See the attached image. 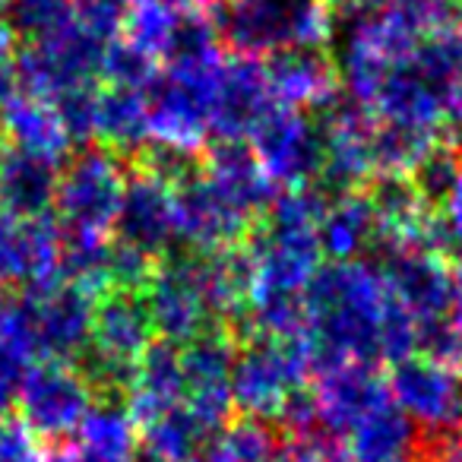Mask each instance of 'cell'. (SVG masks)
<instances>
[{"label":"cell","instance_id":"1","mask_svg":"<svg viewBox=\"0 0 462 462\" xmlns=\"http://www.w3.org/2000/svg\"><path fill=\"white\" fill-rule=\"evenodd\" d=\"M383 273L361 260H329L317 266L304 289L301 342L308 348L310 374L339 365L383 361Z\"/></svg>","mask_w":462,"mask_h":462},{"label":"cell","instance_id":"2","mask_svg":"<svg viewBox=\"0 0 462 462\" xmlns=\"http://www.w3.org/2000/svg\"><path fill=\"white\" fill-rule=\"evenodd\" d=\"M209 23L238 58H270L289 48H327L329 0H212Z\"/></svg>","mask_w":462,"mask_h":462},{"label":"cell","instance_id":"3","mask_svg":"<svg viewBox=\"0 0 462 462\" xmlns=\"http://www.w3.org/2000/svg\"><path fill=\"white\" fill-rule=\"evenodd\" d=\"M310 377V358L301 336H245L235 348L231 365V402L241 415L276 421L298 390Z\"/></svg>","mask_w":462,"mask_h":462},{"label":"cell","instance_id":"4","mask_svg":"<svg viewBox=\"0 0 462 462\" xmlns=\"http://www.w3.org/2000/svg\"><path fill=\"white\" fill-rule=\"evenodd\" d=\"M127 171V159L111 152L102 143H86L73 149L60 168L58 197H54L60 231L108 238L121 209Z\"/></svg>","mask_w":462,"mask_h":462},{"label":"cell","instance_id":"5","mask_svg":"<svg viewBox=\"0 0 462 462\" xmlns=\"http://www.w3.org/2000/svg\"><path fill=\"white\" fill-rule=\"evenodd\" d=\"M108 45L111 42L98 39L77 20H70L42 39L23 42L16 51V79L23 92L45 102L79 86H96Z\"/></svg>","mask_w":462,"mask_h":462},{"label":"cell","instance_id":"6","mask_svg":"<svg viewBox=\"0 0 462 462\" xmlns=\"http://www.w3.org/2000/svg\"><path fill=\"white\" fill-rule=\"evenodd\" d=\"M143 301L152 317V327L162 339L178 346L197 339V336L228 329L209 308V298L199 282L197 257L190 251H171L159 260L143 289Z\"/></svg>","mask_w":462,"mask_h":462},{"label":"cell","instance_id":"7","mask_svg":"<svg viewBox=\"0 0 462 462\" xmlns=\"http://www.w3.org/2000/svg\"><path fill=\"white\" fill-rule=\"evenodd\" d=\"M96 390L70 361H39L26 367L16 393L20 418L42 440L64 443L83 424Z\"/></svg>","mask_w":462,"mask_h":462},{"label":"cell","instance_id":"8","mask_svg":"<svg viewBox=\"0 0 462 462\" xmlns=\"http://www.w3.org/2000/svg\"><path fill=\"white\" fill-rule=\"evenodd\" d=\"M257 162L276 184L289 190L308 187L320 178L323 168V127L317 117L304 115L301 108H276L266 115V121L251 134Z\"/></svg>","mask_w":462,"mask_h":462},{"label":"cell","instance_id":"9","mask_svg":"<svg viewBox=\"0 0 462 462\" xmlns=\"http://www.w3.org/2000/svg\"><path fill=\"white\" fill-rule=\"evenodd\" d=\"M174 190V222H178V245L190 254H216L241 247L254 231L251 218L238 212L206 178L203 165L184 178Z\"/></svg>","mask_w":462,"mask_h":462},{"label":"cell","instance_id":"10","mask_svg":"<svg viewBox=\"0 0 462 462\" xmlns=\"http://www.w3.org/2000/svg\"><path fill=\"white\" fill-rule=\"evenodd\" d=\"M393 402L421 424L424 434L462 430V377L449 365L411 355L390 371Z\"/></svg>","mask_w":462,"mask_h":462},{"label":"cell","instance_id":"11","mask_svg":"<svg viewBox=\"0 0 462 462\" xmlns=\"http://www.w3.org/2000/svg\"><path fill=\"white\" fill-rule=\"evenodd\" d=\"M130 165V162H127ZM115 241L130 251H140L149 260H165L178 245L174 222V190L155 174L130 165L121 209L115 218Z\"/></svg>","mask_w":462,"mask_h":462},{"label":"cell","instance_id":"12","mask_svg":"<svg viewBox=\"0 0 462 462\" xmlns=\"http://www.w3.org/2000/svg\"><path fill=\"white\" fill-rule=\"evenodd\" d=\"M380 273L415 323L453 314L456 273H449L440 254L428 247H393L380 254Z\"/></svg>","mask_w":462,"mask_h":462},{"label":"cell","instance_id":"13","mask_svg":"<svg viewBox=\"0 0 462 462\" xmlns=\"http://www.w3.org/2000/svg\"><path fill=\"white\" fill-rule=\"evenodd\" d=\"M276 96L266 79L263 60L257 58H235L222 60L212 98L209 134L216 140H251V134L266 121L276 108Z\"/></svg>","mask_w":462,"mask_h":462},{"label":"cell","instance_id":"14","mask_svg":"<svg viewBox=\"0 0 462 462\" xmlns=\"http://www.w3.org/2000/svg\"><path fill=\"white\" fill-rule=\"evenodd\" d=\"M390 396V380L377 371V365H339L317 374L314 402L323 430L333 440H346L348 430Z\"/></svg>","mask_w":462,"mask_h":462},{"label":"cell","instance_id":"15","mask_svg":"<svg viewBox=\"0 0 462 462\" xmlns=\"http://www.w3.org/2000/svg\"><path fill=\"white\" fill-rule=\"evenodd\" d=\"M203 171L218 187L225 199L238 212H245L251 222L270 212L276 199V180L263 171L254 149L238 140H216L203 149Z\"/></svg>","mask_w":462,"mask_h":462},{"label":"cell","instance_id":"16","mask_svg":"<svg viewBox=\"0 0 462 462\" xmlns=\"http://www.w3.org/2000/svg\"><path fill=\"white\" fill-rule=\"evenodd\" d=\"M266 79L273 86V96L285 108H323L336 89V64L327 48H289L263 58Z\"/></svg>","mask_w":462,"mask_h":462},{"label":"cell","instance_id":"17","mask_svg":"<svg viewBox=\"0 0 462 462\" xmlns=\"http://www.w3.org/2000/svg\"><path fill=\"white\" fill-rule=\"evenodd\" d=\"M58 162L0 140V206L14 218L51 216L58 197Z\"/></svg>","mask_w":462,"mask_h":462},{"label":"cell","instance_id":"18","mask_svg":"<svg viewBox=\"0 0 462 462\" xmlns=\"http://www.w3.org/2000/svg\"><path fill=\"white\" fill-rule=\"evenodd\" d=\"M187 396L184 367H180V346L171 339H152L136 365L134 383L127 390V409L136 428L152 421L155 415L180 405Z\"/></svg>","mask_w":462,"mask_h":462},{"label":"cell","instance_id":"19","mask_svg":"<svg viewBox=\"0 0 462 462\" xmlns=\"http://www.w3.org/2000/svg\"><path fill=\"white\" fill-rule=\"evenodd\" d=\"M0 136L10 146L45 155L58 165L73 152V143L60 127L54 108L45 98H35L29 92H14L0 105Z\"/></svg>","mask_w":462,"mask_h":462},{"label":"cell","instance_id":"20","mask_svg":"<svg viewBox=\"0 0 462 462\" xmlns=\"http://www.w3.org/2000/svg\"><path fill=\"white\" fill-rule=\"evenodd\" d=\"M149 89L108 83L98 92L96 108V140L117 152L121 159H136L149 143Z\"/></svg>","mask_w":462,"mask_h":462},{"label":"cell","instance_id":"21","mask_svg":"<svg viewBox=\"0 0 462 462\" xmlns=\"http://www.w3.org/2000/svg\"><path fill=\"white\" fill-rule=\"evenodd\" d=\"M320 251L329 260H361L377 251V212L367 190L333 197L320 222Z\"/></svg>","mask_w":462,"mask_h":462},{"label":"cell","instance_id":"22","mask_svg":"<svg viewBox=\"0 0 462 462\" xmlns=\"http://www.w3.org/2000/svg\"><path fill=\"white\" fill-rule=\"evenodd\" d=\"M77 447L98 462H136L140 428L127 409V396H96L77 430Z\"/></svg>","mask_w":462,"mask_h":462},{"label":"cell","instance_id":"23","mask_svg":"<svg viewBox=\"0 0 462 462\" xmlns=\"http://www.w3.org/2000/svg\"><path fill=\"white\" fill-rule=\"evenodd\" d=\"M187 7H190V0H134L127 23H124L127 42L146 51L149 58L165 60Z\"/></svg>","mask_w":462,"mask_h":462},{"label":"cell","instance_id":"24","mask_svg":"<svg viewBox=\"0 0 462 462\" xmlns=\"http://www.w3.org/2000/svg\"><path fill=\"white\" fill-rule=\"evenodd\" d=\"M7 29L14 39L32 42L73 20V0H7Z\"/></svg>","mask_w":462,"mask_h":462},{"label":"cell","instance_id":"25","mask_svg":"<svg viewBox=\"0 0 462 462\" xmlns=\"http://www.w3.org/2000/svg\"><path fill=\"white\" fill-rule=\"evenodd\" d=\"M48 105L54 108V115H58L60 127L70 136L73 146H86L89 140H96V108H98L96 86H79V89L60 92Z\"/></svg>","mask_w":462,"mask_h":462},{"label":"cell","instance_id":"26","mask_svg":"<svg viewBox=\"0 0 462 462\" xmlns=\"http://www.w3.org/2000/svg\"><path fill=\"white\" fill-rule=\"evenodd\" d=\"M130 7L134 0H73V20L98 39L115 42L127 23Z\"/></svg>","mask_w":462,"mask_h":462},{"label":"cell","instance_id":"27","mask_svg":"<svg viewBox=\"0 0 462 462\" xmlns=\"http://www.w3.org/2000/svg\"><path fill=\"white\" fill-rule=\"evenodd\" d=\"M0 462H48L42 437L20 415L0 421Z\"/></svg>","mask_w":462,"mask_h":462},{"label":"cell","instance_id":"28","mask_svg":"<svg viewBox=\"0 0 462 462\" xmlns=\"http://www.w3.org/2000/svg\"><path fill=\"white\" fill-rule=\"evenodd\" d=\"M282 462H355L348 449L336 447L333 437H317L308 443H289L285 440V459Z\"/></svg>","mask_w":462,"mask_h":462},{"label":"cell","instance_id":"29","mask_svg":"<svg viewBox=\"0 0 462 462\" xmlns=\"http://www.w3.org/2000/svg\"><path fill=\"white\" fill-rule=\"evenodd\" d=\"M20 79H16V48H14V32L7 29V23H0V105L7 102L16 92Z\"/></svg>","mask_w":462,"mask_h":462},{"label":"cell","instance_id":"30","mask_svg":"<svg viewBox=\"0 0 462 462\" xmlns=\"http://www.w3.org/2000/svg\"><path fill=\"white\" fill-rule=\"evenodd\" d=\"M453 320L462 329V270L456 273V301H453Z\"/></svg>","mask_w":462,"mask_h":462},{"label":"cell","instance_id":"31","mask_svg":"<svg viewBox=\"0 0 462 462\" xmlns=\"http://www.w3.org/2000/svg\"><path fill=\"white\" fill-rule=\"evenodd\" d=\"M197 462H235V459H228V456H225L222 449L216 447V443H209V449H206V453L199 456Z\"/></svg>","mask_w":462,"mask_h":462},{"label":"cell","instance_id":"32","mask_svg":"<svg viewBox=\"0 0 462 462\" xmlns=\"http://www.w3.org/2000/svg\"><path fill=\"white\" fill-rule=\"evenodd\" d=\"M443 462H462V434L453 437V443H449L447 456H443Z\"/></svg>","mask_w":462,"mask_h":462},{"label":"cell","instance_id":"33","mask_svg":"<svg viewBox=\"0 0 462 462\" xmlns=\"http://www.w3.org/2000/svg\"><path fill=\"white\" fill-rule=\"evenodd\" d=\"M453 115L462 121V83H459V92H456V105H453Z\"/></svg>","mask_w":462,"mask_h":462},{"label":"cell","instance_id":"34","mask_svg":"<svg viewBox=\"0 0 462 462\" xmlns=\"http://www.w3.org/2000/svg\"><path fill=\"white\" fill-rule=\"evenodd\" d=\"M4 218H7V212H4V206H0V222H4Z\"/></svg>","mask_w":462,"mask_h":462},{"label":"cell","instance_id":"35","mask_svg":"<svg viewBox=\"0 0 462 462\" xmlns=\"http://www.w3.org/2000/svg\"><path fill=\"white\" fill-rule=\"evenodd\" d=\"M456 4H459V10H462V0H456Z\"/></svg>","mask_w":462,"mask_h":462},{"label":"cell","instance_id":"36","mask_svg":"<svg viewBox=\"0 0 462 462\" xmlns=\"http://www.w3.org/2000/svg\"><path fill=\"white\" fill-rule=\"evenodd\" d=\"M4 4H7V0H0V7H4Z\"/></svg>","mask_w":462,"mask_h":462}]
</instances>
